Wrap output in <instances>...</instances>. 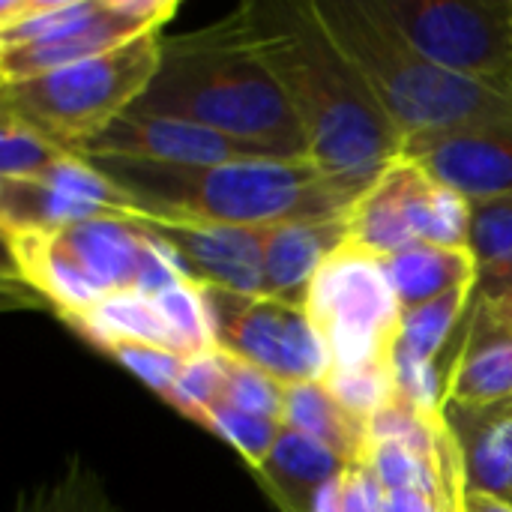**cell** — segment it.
I'll list each match as a JSON object with an SVG mask.
<instances>
[{
  "label": "cell",
  "mask_w": 512,
  "mask_h": 512,
  "mask_svg": "<svg viewBox=\"0 0 512 512\" xmlns=\"http://www.w3.org/2000/svg\"><path fill=\"white\" fill-rule=\"evenodd\" d=\"M477 285L459 288L447 297H438L426 306L402 312V330L393 351V363H414V366H438L456 324L474 306Z\"/></svg>",
  "instance_id": "603a6c76"
},
{
  "label": "cell",
  "mask_w": 512,
  "mask_h": 512,
  "mask_svg": "<svg viewBox=\"0 0 512 512\" xmlns=\"http://www.w3.org/2000/svg\"><path fill=\"white\" fill-rule=\"evenodd\" d=\"M342 512H387V492L366 462L345 465L339 477Z\"/></svg>",
  "instance_id": "1f68e13d"
},
{
  "label": "cell",
  "mask_w": 512,
  "mask_h": 512,
  "mask_svg": "<svg viewBox=\"0 0 512 512\" xmlns=\"http://www.w3.org/2000/svg\"><path fill=\"white\" fill-rule=\"evenodd\" d=\"M384 267L402 312L426 306L459 288H474L480 279L471 249H444L429 243L384 258Z\"/></svg>",
  "instance_id": "ffe728a7"
},
{
  "label": "cell",
  "mask_w": 512,
  "mask_h": 512,
  "mask_svg": "<svg viewBox=\"0 0 512 512\" xmlns=\"http://www.w3.org/2000/svg\"><path fill=\"white\" fill-rule=\"evenodd\" d=\"M222 354V351H219ZM222 369H225V387H222V399L225 405L282 423L285 417V384H279L276 378L264 375L261 369L234 360L228 354H222Z\"/></svg>",
  "instance_id": "f1b7e54d"
},
{
  "label": "cell",
  "mask_w": 512,
  "mask_h": 512,
  "mask_svg": "<svg viewBox=\"0 0 512 512\" xmlns=\"http://www.w3.org/2000/svg\"><path fill=\"white\" fill-rule=\"evenodd\" d=\"M306 312L327 345L330 369L393 363L402 306L384 258L357 246L351 237L318 270Z\"/></svg>",
  "instance_id": "52a82bcc"
},
{
  "label": "cell",
  "mask_w": 512,
  "mask_h": 512,
  "mask_svg": "<svg viewBox=\"0 0 512 512\" xmlns=\"http://www.w3.org/2000/svg\"><path fill=\"white\" fill-rule=\"evenodd\" d=\"M402 156L468 201L512 195V117L411 138Z\"/></svg>",
  "instance_id": "7c38bea8"
},
{
  "label": "cell",
  "mask_w": 512,
  "mask_h": 512,
  "mask_svg": "<svg viewBox=\"0 0 512 512\" xmlns=\"http://www.w3.org/2000/svg\"><path fill=\"white\" fill-rule=\"evenodd\" d=\"M237 12L303 129L309 159L357 204L402 159L405 138L312 0L246 3Z\"/></svg>",
  "instance_id": "6da1fadb"
},
{
  "label": "cell",
  "mask_w": 512,
  "mask_h": 512,
  "mask_svg": "<svg viewBox=\"0 0 512 512\" xmlns=\"http://www.w3.org/2000/svg\"><path fill=\"white\" fill-rule=\"evenodd\" d=\"M285 429H294L321 447L333 450L345 465L363 462L369 453V426L354 417L324 381L315 384H297L285 390Z\"/></svg>",
  "instance_id": "44dd1931"
},
{
  "label": "cell",
  "mask_w": 512,
  "mask_h": 512,
  "mask_svg": "<svg viewBox=\"0 0 512 512\" xmlns=\"http://www.w3.org/2000/svg\"><path fill=\"white\" fill-rule=\"evenodd\" d=\"M15 512H123L108 495L99 474L72 456L57 477L21 492Z\"/></svg>",
  "instance_id": "d4e9b609"
},
{
  "label": "cell",
  "mask_w": 512,
  "mask_h": 512,
  "mask_svg": "<svg viewBox=\"0 0 512 512\" xmlns=\"http://www.w3.org/2000/svg\"><path fill=\"white\" fill-rule=\"evenodd\" d=\"M348 216L264 228V297L303 306L324 261L348 243Z\"/></svg>",
  "instance_id": "e0dca14e"
},
{
  "label": "cell",
  "mask_w": 512,
  "mask_h": 512,
  "mask_svg": "<svg viewBox=\"0 0 512 512\" xmlns=\"http://www.w3.org/2000/svg\"><path fill=\"white\" fill-rule=\"evenodd\" d=\"M507 399H512V315L477 294L450 369L447 402L483 408Z\"/></svg>",
  "instance_id": "2e32d148"
},
{
  "label": "cell",
  "mask_w": 512,
  "mask_h": 512,
  "mask_svg": "<svg viewBox=\"0 0 512 512\" xmlns=\"http://www.w3.org/2000/svg\"><path fill=\"white\" fill-rule=\"evenodd\" d=\"M81 159L123 195L135 219L150 222L273 228L339 219L354 207L312 159L261 156L201 168L123 156Z\"/></svg>",
  "instance_id": "7a4b0ae2"
},
{
  "label": "cell",
  "mask_w": 512,
  "mask_h": 512,
  "mask_svg": "<svg viewBox=\"0 0 512 512\" xmlns=\"http://www.w3.org/2000/svg\"><path fill=\"white\" fill-rule=\"evenodd\" d=\"M132 216L123 195L78 153L30 180H0V225L12 234H51L87 219Z\"/></svg>",
  "instance_id": "8fae6325"
},
{
  "label": "cell",
  "mask_w": 512,
  "mask_h": 512,
  "mask_svg": "<svg viewBox=\"0 0 512 512\" xmlns=\"http://www.w3.org/2000/svg\"><path fill=\"white\" fill-rule=\"evenodd\" d=\"M342 471H345V462L333 450L285 426L270 456L258 468L267 492L282 504L285 512L315 510V498L321 495V489L339 480Z\"/></svg>",
  "instance_id": "d6986e66"
},
{
  "label": "cell",
  "mask_w": 512,
  "mask_h": 512,
  "mask_svg": "<svg viewBox=\"0 0 512 512\" xmlns=\"http://www.w3.org/2000/svg\"><path fill=\"white\" fill-rule=\"evenodd\" d=\"M9 258L30 288L66 318L123 294L159 297L192 282L171 249L135 216L87 219L51 234L6 237Z\"/></svg>",
  "instance_id": "5b68a950"
},
{
  "label": "cell",
  "mask_w": 512,
  "mask_h": 512,
  "mask_svg": "<svg viewBox=\"0 0 512 512\" xmlns=\"http://www.w3.org/2000/svg\"><path fill=\"white\" fill-rule=\"evenodd\" d=\"M150 231L171 249L195 285H216L237 294L264 288V228L150 222Z\"/></svg>",
  "instance_id": "5bb4252c"
},
{
  "label": "cell",
  "mask_w": 512,
  "mask_h": 512,
  "mask_svg": "<svg viewBox=\"0 0 512 512\" xmlns=\"http://www.w3.org/2000/svg\"><path fill=\"white\" fill-rule=\"evenodd\" d=\"M78 156H123V159L159 162V165L201 168V165H225L240 159H261L267 153L189 120L126 111L102 135H96Z\"/></svg>",
  "instance_id": "4fadbf2b"
},
{
  "label": "cell",
  "mask_w": 512,
  "mask_h": 512,
  "mask_svg": "<svg viewBox=\"0 0 512 512\" xmlns=\"http://www.w3.org/2000/svg\"><path fill=\"white\" fill-rule=\"evenodd\" d=\"M477 294L489 300L495 309L512 315V276L504 279H477Z\"/></svg>",
  "instance_id": "d6a6232c"
},
{
  "label": "cell",
  "mask_w": 512,
  "mask_h": 512,
  "mask_svg": "<svg viewBox=\"0 0 512 512\" xmlns=\"http://www.w3.org/2000/svg\"><path fill=\"white\" fill-rule=\"evenodd\" d=\"M102 351L111 354L117 363H123L135 378H141L165 402L174 393L177 378L189 360L174 351H162V348H150V345H138V342H108V345H102Z\"/></svg>",
  "instance_id": "4dcf8cb0"
},
{
  "label": "cell",
  "mask_w": 512,
  "mask_h": 512,
  "mask_svg": "<svg viewBox=\"0 0 512 512\" xmlns=\"http://www.w3.org/2000/svg\"><path fill=\"white\" fill-rule=\"evenodd\" d=\"M162 48V30H150L75 66L3 84V111L33 126L57 147L81 153L144 96L159 72Z\"/></svg>",
  "instance_id": "8992f818"
},
{
  "label": "cell",
  "mask_w": 512,
  "mask_h": 512,
  "mask_svg": "<svg viewBox=\"0 0 512 512\" xmlns=\"http://www.w3.org/2000/svg\"><path fill=\"white\" fill-rule=\"evenodd\" d=\"M348 234L357 246L381 258L423 243L468 249L471 201L402 156L351 207Z\"/></svg>",
  "instance_id": "9c48e42d"
},
{
  "label": "cell",
  "mask_w": 512,
  "mask_h": 512,
  "mask_svg": "<svg viewBox=\"0 0 512 512\" xmlns=\"http://www.w3.org/2000/svg\"><path fill=\"white\" fill-rule=\"evenodd\" d=\"M462 512H512V507L492 495H483V492H465Z\"/></svg>",
  "instance_id": "836d02e7"
},
{
  "label": "cell",
  "mask_w": 512,
  "mask_h": 512,
  "mask_svg": "<svg viewBox=\"0 0 512 512\" xmlns=\"http://www.w3.org/2000/svg\"><path fill=\"white\" fill-rule=\"evenodd\" d=\"M72 156L18 117H0V180H30Z\"/></svg>",
  "instance_id": "4316f807"
},
{
  "label": "cell",
  "mask_w": 512,
  "mask_h": 512,
  "mask_svg": "<svg viewBox=\"0 0 512 512\" xmlns=\"http://www.w3.org/2000/svg\"><path fill=\"white\" fill-rule=\"evenodd\" d=\"M129 111L189 120L276 159H309L303 129L240 12L207 30L165 39L159 72Z\"/></svg>",
  "instance_id": "3957f363"
},
{
  "label": "cell",
  "mask_w": 512,
  "mask_h": 512,
  "mask_svg": "<svg viewBox=\"0 0 512 512\" xmlns=\"http://www.w3.org/2000/svg\"><path fill=\"white\" fill-rule=\"evenodd\" d=\"M102 0H0V51L54 39L87 21Z\"/></svg>",
  "instance_id": "cb8c5ba5"
},
{
  "label": "cell",
  "mask_w": 512,
  "mask_h": 512,
  "mask_svg": "<svg viewBox=\"0 0 512 512\" xmlns=\"http://www.w3.org/2000/svg\"><path fill=\"white\" fill-rule=\"evenodd\" d=\"M459 444L465 492H483L512 507V399L498 405H444Z\"/></svg>",
  "instance_id": "ac0fdd59"
},
{
  "label": "cell",
  "mask_w": 512,
  "mask_h": 512,
  "mask_svg": "<svg viewBox=\"0 0 512 512\" xmlns=\"http://www.w3.org/2000/svg\"><path fill=\"white\" fill-rule=\"evenodd\" d=\"M507 90H510V93H512V72H510V75H507Z\"/></svg>",
  "instance_id": "e575fe53"
},
{
  "label": "cell",
  "mask_w": 512,
  "mask_h": 512,
  "mask_svg": "<svg viewBox=\"0 0 512 512\" xmlns=\"http://www.w3.org/2000/svg\"><path fill=\"white\" fill-rule=\"evenodd\" d=\"M150 30H162V27H153V24L129 15L123 0H102V6L87 21H81L78 27H72L54 39L3 48L0 51V81L18 84V81L42 78L48 72L66 69L81 60L99 57L111 48H120Z\"/></svg>",
  "instance_id": "9a60e30c"
},
{
  "label": "cell",
  "mask_w": 512,
  "mask_h": 512,
  "mask_svg": "<svg viewBox=\"0 0 512 512\" xmlns=\"http://www.w3.org/2000/svg\"><path fill=\"white\" fill-rule=\"evenodd\" d=\"M321 24L369 81L405 141L512 117V93L420 54L375 0H312Z\"/></svg>",
  "instance_id": "277c9868"
},
{
  "label": "cell",
  "mask_w": 512,
  "mask_h": 512,
  "mask_svg": "<svg viewBox=\"0 0 512 512\" xmlns=\"http://www.w3.org/2000/svg\"><path fill=\"white\" fill-rule=\"evenodd\" d=\"M468 249L480 267V279L512 276V195L471 201Z\"/></svg>",
  "instance_id": "484cf974"
},
{
  "label": "cell",
  "mask_w": 512,
  "mask_h": 512,
  "mask_svg": "<svg viewBox=\"0 0 512 512\" xmlns=\"http://www.w3.org/2000/svg\"><path fill=\"white\" fill-rule=\"evenodd\" d=\"M324 384L330 393L366 426L396 399V372L393 363H372L357 369H330Z\"/></svg>",
  "instance_id": "83f0119b"
},
{
  "label": "cell",
  "mask_w": 512,
  "mask_h": 512,
  "mask_svg": "<svg viewBox=\"0 0 512 512\" xmlns=\"http://www.w3.org/2000/svg\"><path fill=\"white\" fill-rule=\"evenodd\" d=\"M201 426L210 429L213 435H219L222 441H228L255 471L264 465V459L270 456V450L282 432V423L237 411L225 402H216L213 408H207Z\"/></svg>",
  "instance_id": "f546056e"
},
{
  "label": "cell",
  "mask_w": 512,
  "mask_h": 512,
  "mask_svg": "<svg viewBox=\"0 0 512 512\" xmlns=\"http://www.w3.org/2000/svg\"><path fill=\"white\" fill-rule=\"evenodd\" d=\"M396 30L432 63L507 90L512 0H375Z\"/></svg>",
  "instance_id": "30bf717a"
},
{
  "label": "cell",
  "mask_w": 512,
  "mask_h": 512,
  "mask_svg": "<svg viewBox=\"0 0 512 512\" xmlns=\"http://www.w3.org/2000/svg\"><path fill=\"white\" fill-rule=\"evenodd\" d=\"M216 351L243 360L285 387L324 381L330 354L303 306L264 294L201 285Z\"/></svg>",
  "instance_id": "ba28073f"
},
{
  "label": "cell",
  "mask_w": 512,
  "mask_h": 512,
  "mask_svg": "<svg viewBox=\"0 0 512 512\" xmlns=\"http://www.w3.org/2000/svg\"><path fill=\"white\" fill-rule=\"evenodd\" d=\"M69 324L99 348L108 342H138V345H150V348H162V351H174L186 357L156 297L123 294V297L99 303L96 309L72 318Z\"/></svg>",
  "instance_id": "7402d4cb"
}]
</instances>
